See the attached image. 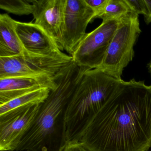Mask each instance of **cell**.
Masks as SVG:
<instances>
[{"label":"cell","instance_id":"6da1fadb","mask_svg":"<svg viewBox=\"0 0 151 151\" xmlns=\"http://www.w3.org/2000/svg\"><path fill=\"white\" fill-rule=\"evenodd\" d=\"M80 142L89 151H147L151 147V85L122 79Z\"/></svg>","mask_w":151,"mask_h":151},{"label":"cell","instance_id":"ffe728a7","mask_svg":"<svg viewBox=\"0 0 151 151\" xmlns=\"http://www.w3.org/2000/svg\"><path fill=\"white\" fill-rule=\"evenodd\" d=\"M148 68H149V72H150L151 76V62L150 63L149 65H148Z\"/></svg>","mask_w":151,"mask_h":151},{"label":"cell","instance_id":"8fae6325","mask_svg":"<svg viewBox=\"0 0 151 151\" xmlns=\"http://www.w3.org/2000/svg\"><path fill=\"white\" fill-rule=\"evenodd\" d=\"M16 28L19 39L27 51L37 53H49L60 50L57 44L35 23L16 21Z\"/></svg>","mask_w":151,"mask_h":151},{"label":"cell","instance_id":"44dd1931","mask_svg":"<svg viewBox=\"0 0 151 151\" xmlns=\"http://www.w3.org/2000/svg\"></svg>","mask_w":151,"mask_h":151},{"label":"cell","instance_id":"3957f363","mask_svg":"<svg viewBox=\"0 0 151 151\" xmlns=\"http://www.w3.org/2000/svg\"><path fill=\"white\" fill-rule=\"evenodd\" d=\"M122 80L108 75L100 68L84 72L66 110L67 144L80 142L94 116Z\"/></svg>","mask_w":151,"mask_h":151},{"label":"cell","instance_id":"d6986e66","mask_svg":"<svg viewBox=\"0 0 151 151\" xmlns=\"http://www.w3.org/2000/svg\"><path fill=\"white\" fill-rule=\"evenodd\" d=\"M145 3L147 9V14L144 16L146 24L151 23V0H145Z\"/></svg>","mask_w":151,"mask_h":151},{"label":"cell","instance_id":"7a4b0ae2","mask_svg":"<svg viewBox=\"0 0 151 151\" xmlns=\"http://www.w3.org/2000/svg\"><path fill=\"white\" fill-rule=\"evenodd\" d=\"M87 68L74 60L55 76L51 91L14 151H63L67 145L65 116L77 85Z\"/></svg>","mask_w":151,"mask_h":151},{"label":"cell","instance_id":"5bb4252c","mask_svg":"<svg viewBox=\"0 0 151 151\" xmlns=\"http://www.w3.org/2000/svg\"><path fill=\"white\" fill-rule=\"evenodd\" d=\"M132 13L125 0H108L103 13L98 18L102 22L122 19Z\"/></svg>","mask_w":151,"mask_h":151},{"label":"cell","instance_id":"9c48e42d","mask_svg":"<svg viewBox=\"0 0 151 151\" xmlns=\"http://www.w3.org/2000/svg\"><path fill=\"white\" fill-rule=\"evenodd\" d=\"M35 23L63 49V34L67 0H34Z\"/></svg>","mask_w":151,"mask_h":151},{"label":"cell","instance_id":"ac0fdd59","mask_svg":"<svg viewBox=\"0 0 151 151\" xmlns=\"http://www.w3.org/2000/svg\"><path fill=\"white\" fill-rule=\"evenodd\" d=\"M63 151H89L86 149L82 143L80 142L76 143L67 144Z\"/></svg>","mask_w":151,"mask_h":151},{"label":"cell","instance_id":"4fadbf2b","mask_svg":"<svg viewBox=\"0 0 151 151\" xmlns=\"http://www.w3.org/2000/svg\"><path fill=\"white\" fill-rule=\"evenodd\" d=\"M51 91L48 88L37 89L1 104L0 105V115L23 106L32 104H42L47 99Z\"/></svg>","mask_w":151,"mask_h":151},{"label":"cell","instance_id":"8992f818","mask_svg":"<svg viewBox=\"0 0 151 151\" xmlns=\"http://www.w3.org/2000/svg\"><path fill=\"white\" fill-rule=\"evenodd\" d=\"M120 20L102 22L99 26L87 33L71 57L79 67L89 69L101 66Z\"/></svg>","mask_w":151,"mask_h":151},{"label":"cell","instance_id":"7c38bea8","mask_svg":"<svg viewBox=\"0 0 151 151\" xmlns=\"http://www.w3.org/2000/svg\"><path fill=\"white\" fill-rule=\"evenodd\" d=\"M24 48L17 32L16 21L7 14L0 15V57L15 56Z\"/></svg>","mask_w":151,"mask_h":151},{"label":"cell","instance_id":"52a82bcc","mask_svg":"<svg viewBox=\"0 0 151 151\" xmlns=\"http://www.w3.org/2000/svg\"><path fill=\"white\" fill-rule=\"evenodd\" d=\"M41 104L23 106L0 115V151L15 150L34 121Z\"/></svg>","mask_w":151,"mask_h":151},{"label":"cell","instance_id":"7402d4cb","mask_svg":"<svg viewBox=\"0 0 151 151\" xmlns=\"http://www.w3.org/2000/svg\"></svg>","mask_w":151,"mask_h":151},{"label":"cell","instance_id":"e0dca14e","mask_svg":"<svg viewBox=\"0 0 151 151\" xmlns=\"http://www.w3.org/2000/svg\"><path fill=\"white\" fill-rule=\"evenodd\" d=\"M132 13L139 15H143L144 16L147 14V9L145 0H125Z\"/></svg>","mask_w":151,"mask_h":151},{"label":"cell","instance_id":"5b68a950","mask_svg":"<svg viewBox=\"0 0 151 151\" xmlns=\"http://www.w3.org/2000/svg\"><path fill=\"white\" fill-rule=\"evenodd\" d=\"M139 15L131 13L120 19L101 66L108 75L122 79L124 68L134 56V46L141 31Z\"/></svg>","mask_w":151,"mask_h":151},{"label":"cell","instance_id":"2e32d148","mask_svg":"<svg viewBox=\"0 0 151 151\" xmlns=\"http://www.w3.org/2000/svg\"><path fill=\"white\" fill-rule=\"evenodd\" d=\"M85 1L93 11L96 19L103 13L108 0H85Z\"/></svg>","mask_w":151,"mask_h":151},{"label":"cell","instance_id":"277c9868","mask_svg":"<svg viewBox=\"0 0 151 151\" xmlns=\"http://www.w3.org/2000/svg\"><path fill=\"white\" fill-rule=\"evenodd\" d=\"M73 60L60 50L37 53L25 49L18 55L0 57V78L14 77L55 76Z\"/></svg>","mask_w":151,"mask_h":151},{"label":"cell","instance_id":"9a60e30c","mask_svg":"<svg viewBox=\"0 0 151 151\" xmlns=\"http://www.w3.org/2000/svg\"><path fill=\"white\" fill-rule=\"evenodd\" d=\"M0 8L17 15H33L34 0H0Z\"/></svg>","mask_w":151,"mask_h":151},{"label":"cell","instance_id":"ba28073f","mask_svg":"<svg viewBox=\"0 0 151 151\" xmlns=\"http://www.w3.org/2000/svg\"><path fill=\"white\" fill-rule=\"evenodd\" d=\"M95 15L85 0H67L63 34V49L70 56L87 33Z\"/></svg>","mask_w":151,"mask_h":151},{"label":"cell","instance_id":"30bf717a","mask_svg":"<svg viewBox=\"0 0 151 151\" xmlns=\"http://www.w3.org/2000/svg\"><path fill=\"white\" fill-rule=\"evenodd\" d=\"M55 76L14 77L0 78V105L29 92L48 88L55 90Z\"/></svg>","mask_w":151,"mask_h":151}]
</instances>
